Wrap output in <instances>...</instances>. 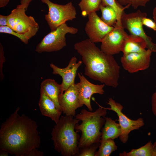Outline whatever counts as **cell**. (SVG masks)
Wrapping results in <instances>:
<instances>
[{"instance_id": "obj_1", "label": "cell", "mask_w": 156, "mask_h": 156, "mask_svg": "<svg viewBox=\"0 0 156 156\" xmlns=\"http://www.w3.org/2000/svg\"><path fill=\"white\" fill-rule=\"evenodd\" d=\"M19 107L1 124L0 149L16 156H25L40 147L41 139L36 122L25 115H20Z\"/></svg>"}, {"instance_id": "obj_2", "label": "cell", "mask_w": 156, "mask_h": 156, "mask_svg": "<svg viewBox=\"0 0 156 156\" xmlns=\"http://www.w3.org/2000/svg\"><path fill=\"white\" fill-rule=\"evenodd\" d=\"M74 48L81 57L85 75L105 85H118L120 67L112 55L106 54L89 39L75 43Z\"/></svg>"}, {"instance_id": "obj_3", "label": "cell", "mask_w": 156, "mask_h": 156, "mask_svg": "<svg viewBox=\"0 0 156 156\" xmlns=\"http://www.w3.org/2000/svg\"><path fill=\"white\" fill-rule=\"evenodd\" d=\"M73 117L61 116L51 131L54 149L63 156H78L79 152L80 136L75 127L80 121Z\"/></svg>"}, {"instance_id": "obj_4", "label": "cell", "mask_w": 156, "mask_h": 156, "mask_svg": "<svg viewBox=\"0 0 156 156\" xmlns=\"http://www.w3.org/2000/svg\"><path fill=\"white\" fill-rule=\"evenodd\" d=\"M106 110L101 106L94 112L83 109L75 116L76 119L81 122L75 127V130L81 132L78 144L79 149L100 143L101 131L105 122Z\"/></svg>"}, {"instance_id": "obj_5", "label": "cell", "mask_w": 156, "mask_h": 156, "mask_svg": "<svg viewBox=\"0 0 156 156\" xmlns=\"http://www.w3.org/2000/svg\"><path fill=\"white\" fill-rule=\"evenodd\" d=\"M25 8L21 4L8 15V26L18 34L30 39L38 32L39 26L34 18L28 16Z\"/></svg>"}, {"instance_id": "obj_6", "label": "cell", "mask_w": 156, "mask_h": 156, "mask_svg": "<svg viewBox=\"0 0 156 156\" xmlns=\"http://www.w3.org/2000/svg\"><path fill=\"white\" fill-rule=\"evenodd\" d=\"M47 5L48 13L45 15L51 31L55 30L68 21H72L76 17V8L70 1L62 5L53 3L49 0H41Z\"/></svg>"}, {"instance_id": "obj_7", "label": "cell", "mask_w": 156, "mask_h": 156, "mask_svg": "<svg viewBox=\"0 0 156 156\" xmlns=\"http://www.w3.org/2000/svg\"><path fill=\"white\" fill-rule=\"evenodd\" d=\"M78 32L77 28L68 26L66 23L64 24L46 35L37 45L35 51L41 53L59 51L66 45V34H75Z\"/></svg>"}, {"instance_id": "obj_8", "label": "cell", "mask_w": 156, "mask_h": 156, "mask_svg": "<svg viewBox=\"0 0 156 156\" xmlns=\"http://www.w3.org/2000/svg\"><path fill=\"white\" fill-rule=\"evenodd\" d=\"M145 12L140 10L127 14L124 12L122 15L121 23L122 27L127 29L131 35L140 37L143 39L147 44V49L152 52H156V44L152 41L151 38L147 36L144 30L142 20L146 17Z\"/></svg>"}, {"instance_id": "obj_9", "label": "cell", "mask_w": 156, "mask_h": 156, "mask_svg": "<svg viewBox=\"0 0 156 156\" xmlns=\"http://www.w3.org/2000/svg\"><path fill=\"white\" fill-rule=\"evenodd\" d=\"M107 104L110 105V108L103 107L106 109L114 111L117 114L121 130L119 137L120 140L122 143H126L128 141L129 134L131 131L138 130L144 125V120L142 118L133 120L127 117L122 112L123 106L111 98L108 99Z\"/></svg>"}, {"instance_id": "obj_10", "label": "cell", "mask_w": 156, "mask_h": 156, "mask_svg": "<svg viewBox=\"0 0 156 156\" xmlns=\"http://www.w3.org/2000/svg\"><path fill=\"white\" fill-rule=\"evenodd\" d=\"M152 52L147 49L142 52L123 54L120 58L122 66L131 73L146 70L149 66Z\"/></svg>"}, {"instance_id": "obj_11", "label": "cell", "mask_w": 156, "mask_h": 156, "mask_svg": "<svg viewBox=\"0 0 156 156\" xmlns=\"http://www.w3.org/2000/svg\"><path fill=\"white\" fill-rule=\"evenodd\" d=\"M114 27L102 40L100 49L106 54L112 55L121 51L124 41L128 35L122 25L115 24Z\"/></svg>"}, {"instance_id": "obj_12", "label": "cell", "mask_w": 156, "mask_h": 156, "mask_svg": "<svg viewBox=\"0 0 156 156\" xmlns=\"http://www.w3.org/2000/svg\"><path fill=\"white\" fill-rule=\"evenodd\" d=\"M88 16L85 30L88 39L94 43L101 42L114 27L109 26L103 22L96 12L89 14Z\"/></svg>"}, {"instance_id": "obj_13", "label": "cell", "mask_w": 156, "mask_h": 156, "mask_svg": "<svg viewBox=\"0 0 156 156\" xmlns=\"http://www.w3.org/2000/svg\"><path fill=\"white\" fill-rule=\"evenodd\" d=\"M80 79L77 83L79 91V99L80 103L84 105L89 111H92V108L90 103V99L94 94H103L104 93L103 88L105 84L98 85L93 84L89 81L81 73H78Z\"/></svg>"}, {"instance_id": "obj_14", "label": "cell", "mask_w": 156, "mask_h": 156, "mask_svg": "<svg viewBox=\"0 0 156 156\" xmlns=\"http://www.w3.org/2000/svg\"><path fill=\"white\" fill-rule=\"evenodd\" d=\"M77 83L71 85L59 96V103L62 112L67 116L75 117L76 110L83 105L80 103Z\"/></svg>"}, {"instance_id": "obj_15", "label": "cell", "mask_w": 156, "mask_h": 156, "mask_svg": "<svg viewBox=\"0 0 156 156\" xmlns=\"http://www.w3.org/2000/svg\"><path fill=\"white\" fill-rule=\"evenodd\" d=\"M77 58L75 56L73 57L68 66L64 68L58 67L53 63L50 64V66L53 70V74L58 75L62 78V81L61 84L63 92L71 85L75 84L77 70L83 62L81 60L77 62Z\"/></svg>"}, {"instance_id": "obj_16", "label": "cell", "mask_w": 156, "mask_h": 156, "mask_svg": "<svg viewBox=\"0 0 156 156\" xmlns=\"http://www.w3.org/2000/svg\"><path fill=\"white\" fill-rule=\"evenodd\" d=\"M40 92L49 98L54 102L57 108L62 112L58 100L59 96L64 92L61 84H58L54 79H46L41 83Z\"/></svg>"}, {"instance_id": "obj_17", "label": "cell", "mask_w": 156, "mask_h": 156, "mask_svg": "<svg viewBox=\"0 0 156 156\" xmlns=\"http://www.w3.org/2000/svg\"><path fill=\"white\" fill-rule=\"evenodd\" d=\"M38 105L41 114L51 118L57 124L62 112L56 108L54 102L43 93L40 92Z\"/></svg>"}, {"instance_id": "obj_18", "label": "cell", "mask_w": 156, "mask_h": 156, "mask_svg": "<svg viewBox=\"0 0 156 156\" xmlns=\"http://www.w3.org/2000/svg\"><path fill=\"white\" fill-rule=\"evenodd\" d=\"M147 44L142 38L134 35H128L123 42L121 51L123 54L143 51Z\"/></svg>"}, {"instance_id": "obj_19", "label": "cell", "mask_w": 156, "mask_h": 156, "mask_svg": "<svg viewBox=\"0 0 156 156\" xmlns=\"http://www.w3.org/2000/svg\"><path fill=\"white\" fill-rule=\"evenodd\" d=\"M104 126L102 128V135L101 141L109 138L113 140L118 138L121 133V128L119 123L116 122V120L111 118L105 117Z\"/></svg>"}, {"instance_id": "obj_20", "label": "cell", "mask_w": 156, "mask_h": 156, "mask_svg": "<svg viewBox=\"0 0 156 156\" xmlns=\"http://www.w3.org/2000/svg\"><path fill=\"white\" fill-rule=\"evenodd\" d=\"M120 156H156V142L153 144L149 141L144 145L129 152L124 151L119 154Z\"/></svg>"}, {"instance_id": "obj_21", "label": "cell", "mask_w": 156, "mask_h": 156, "mask_svg": "<svg viewBox=\"0 0 156 156\" xmlns=\"http://www.w3.org/2000/svg\"><path fill=\"white\" fill-rule=\"evenodd\" d=\"M101 3V0H81L78 5L82 15L85 16L100 10Z\"/></svg>"}, {"instance_id": "obj_22", "label": "cell", "mask_w": 156, "mask_h": 156, "mask_svg": "<svg viewBox=\"0 0 156 156\" xmlns=\"http://www.w3.org/2000/svg\"><path fill=\"white\" fill-rule=\"evenodd\" d=\"M101 16V20L107 25L113 26L116 23L117 21L116 14L114 9L109 6H104L101 4L100 7Z\"/></svg>"}, {"instance_id": "obj_23", "label": "cell", "mask_w": 156, "mask_h": 156, "mask_svg": "<svg viewBox=\"0 0 156 156\" xmlns=\"http://www.w3.org/2000/svg\"><path fill=\"white\" fill-rule=\"evenodd\" d=\"M99 147L95 156H109L118 148L114 140L111 138L100 141Z\"/></svg>"}, {"instance_id": "obj_24", "label": "cell", "mask_w": 156, "mask_h": 156, "mask_svg": "<svg viewBox=\"0 0 156 156\" xmlns=\"http://www.w3.org/2000/svg\"><path fill=\"white\" fill-rule=\"evenodd\" d=\"M101 4L104 6H109L113 8L116 12L117 21L116 24L121 25V19L124 10L129 8L130 6L128 4L125 7L120 5L116 0H101Z\"/></svg>"}, {"instance_id": "obj_25", "label": "cell", "mask_w": 156, "mask_h": 156, "mask_svg": "<svg viewBox=\"0 0 156 156\" xmlns=\"http://www.w3.org/2000/svg\"><path fill=\"white\" fill-rule=\"evenodd\" d=\"M150 0H117L121 5L126 6L128 4L134 9H137L139 7H145Z\"/></svg>"}, {"instance_id": "obj_26", "label": "cell", "mask_w": 156, "mask_h": 156, "mask_svg": "<svg viewBox=\"0 0 156 156\" xmlns=\"http://www.w3.org/2000/svg\"><path fill=\"white\" fill-rule=\"evenodd\" d=\"M0 33L13 35L19 38L22 42L25 44L28 43L29 40L27 37L21 35L14 31L8 26H0Z\"/></svg>"}, {"instance_id": "obj_27", "label": "cell", "mask_w": 156, "mask_h": 156, "mask_svg": "<svg viewBox=\"0 0 156 156\" xmlns=\"http://www.w3.org/2000/svg\"><path fill=\"white\" fill-rule=\"evenodd\" d=\"M99 145L100 144H95L80 149L78 156H95L96 150Z\"/></svg>"}, {"instance_id": "obj_28", "label": "cell", "mask_w": 156, "mask_h": 156, "mask_svg": "<svg viewBox=\"0 0 156 156\" xmlns=\"http://www.w3.org/2000/svg\"><path fill=\"white\" fill-rule=\"evenodd\" d=\"M5 58L4 56V52L3 47L0 43V78L2 81L4 78V75L2 72V69L3 63L5 61Z\"/></svg>"}, {"instance_id": "obj_29", "label": "cell", "mask_w": 156, "mask_h": 156, "mask_svg": "<svg viewBox=\"0 0 156 156\" xmlns=\"http://www.w3.org/2000/svg\"><path fill=\"white\" fill-rule=\"evenodd\" d=\"M142 23L143 25L156 31V24L152 19L146 17L144 18L142 20Z\"/></svg>"}, {"instance_id": "obj_30", "label": "cell", "mask_w": 156, "mask_h": 156, "mask_svg": "<svg viewBox=\"0 0 156 156\" xmlns=\"http://www.w3.org/2000/svg\"><path fill=\"white\" fill-rule=\"evenodd\" d=\"M43 154V152L34 148L29 151L25 156H42Z\"/></svg>"}, {"instance_id": "obj_31", "label": "cell", "mask_w": 156, "mask_h": 156, "mask_svg": "<svg viewBox=\"0 0 156 156\" xmlns=\"http://www.w3.org/2000/svg\"><path fill=\"white\" fill-rule=\"evenodd\" d=\"M151 102L152 112L156 116V92L152 95Z\"/></svg>"}, {"instance_id": "obj_32", "label": "cell", "mask_w": 156, "mask_h": 156, "mask_svg": "<svg viewBox=\"0 0 156 156\" xmlns=\"http://www.w3.org/2000/svg\"><path fill=\"white\" fill-rule=\"evenodd\" d=\"M8 15H0V26H8Z\"/></svg>"}, {"instance_id": "obj_33", "label": "cell", "mask_w": 156, "mask_h": 156, "mask_svg": "<svg viewBox=\"0 0 156 156\" xmlns=\"http://www.w3.org/2000/svg\"><path fill=\"white\" fill-rule=\"evenodd\" d=\"M33 0H21V4L27 10L30 3Z\"/></svg>"}, {"instance_id": "obj_34", "label": "cell", "mask_w": 156, "mask_h": 156, "mask_svg": "<svg viewBox=\"0 0 156 156\" xmlns=\"http://www.w3.org/2000/svg\"><path fill=\"white\" fill-rule=\"evenodd\" d=\"M10 0H0V8L6 6Z\"/></svg>"}, {"instance_id": "obj_35", "label": "cell", "mask_w": 156, "mask_h": 156, "mask_svg": "<svg viewBox=\"0 0 156 156\" xmlns=\"http://www.w3.org/2000/svg\"><path fill=\"white\" fill-rule=\"evenodd\" d=\"M9 153L8 152L5 151L0 150V156H8Z\"/></svg>"}, {"instance_id": "obj_36", "label": "cell", "mask_w": 156, "mask_h": 156, "mask_svg": "<svg viewBox=\"0 0 156 156\" xmlns=\"http://www.w3.org/2000/svg\"><path fill=\"white\" fill-rule=\"evenodd\" d=\"M153 15L154 21L156 24V6L153 10Z\"/></svg>"}]
</instances>
